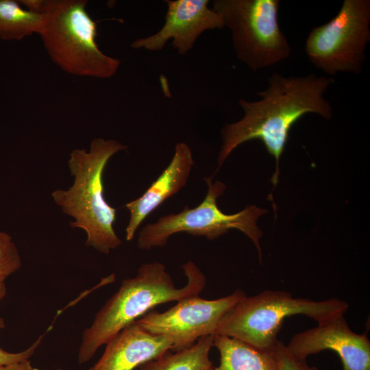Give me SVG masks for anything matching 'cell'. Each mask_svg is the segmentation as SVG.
<instances>
[{
	"instance_id": "cell-17",
	"label": "cell",
	"mask_w": 370,
	"mask_h": 370,
	"mask_svg": "<svg viewBox=\"0 0 370 370\" xmlns=\"http://www.w3.org/2000/svg\"><path fill=\"white\" fill-rule=\"evenodd\" d=\"M22 265L19 251L12 236L0 230V301L6 295L5 281Z\"/></svg>"
},
{
	"instance_id": "cell-9",
	"label": "cell",
	"mask_w": 370,
	"mask_h": 370,
	"mask_svg": "<svg viewBox=\"0 0 370 370\" xmlns=\"http://www.w3.org/2000/svg\"><path fill=\"white\" fill-rule=\"evenodd\" d=\"M245 296L241 289L212 300L195 295L163 312L151 310L136 323L152 334L169 337L176 352L192 346L204 336L214 335L219 321Z\"/></svg>"
},
{
	"instance_id": "cell-21",
	"label": "cell",
	"mask_w": 370,
	"mask_h": 370,
	"mask_svg": "<svg viewBox=\"0 0 370 370\" xmlns=\"http://www.w3.org/2000/svg\"><path fill=\"white\" fill-rule=\"evenodd\" d=\"M18 2L20 4L23 5L27 10L41 14L45 0H21Z\"/></svg>"
},
{
	"instance_id": "cell-1",
	"label": "cell",
	"mask_w": 370,
	"mask_h": 370,
	"mask_svg": "<svg viewBox=\"0 0 370 370\" xmlns=\"http://www.w3.org/2000/svg\"><path fill=\"white\" fill-rule=\"evenodd\" d=\"M333 83V77L314 73L304 77L272 73L267 88L257 92L260 99H240L243 117L221 130L223 143L217 171L238 146L258 139L275 159V170L271 180L274 189L280 175V160L292 126L308 113L325 119L332 118V108L324 94Z\"/></svg>"
},
{
	"instance_id": "cell-14",
	"label": "cell",
	"mask_w": 370,
	"mask_h": 370,
	"mask_svg": "<svg viewBox=\"0 0 370 370\" xmlns=\"http://www.w3.org/2000/svg\"><path fill=\"white\" fill-rule=\"evenodd\" d=\"M220 354V364L212 370H278L274 351L256 349L240 340L214 335V343Z\"/></svg>"
},
{
	"instance_id": "cell-10",
	"label": "cell",
	"mask_w": 370,
	"mask_h": 370,
	"mask_svg": "<svg viewBox=\"0 0 370 370\" xmlns=\"http://www.w3.org/2000/svg\"><path fill=\"white\" fill-rule=\"evenodd\" d=\"M165 22L156 33L131 44L136 49L162 50L169 40L180 55L190 51L197 38L207 30L225 27L222 16L208 6V0H166Z\"/></svg>"
},
{
	"instance_id": "cell-12",
	"label": "cell",
	"mask_w": 370,
	"mask_h": 370,
	"mask_svg": "<svg viewBox=\"0 0 370 370\" xmlns=\"http://www.w3.org/2000/svg\"><path fill=\"white\" fill-rule=\"evenodd\" d=\"M106 345L101 358L86 370H134L173 348L169 337L152 334L136 321L124 328Z\"/></svg>"
},
{
	"instance_id": "cell-13",
	"label": "cell",
	"mask_w": 370,
	"mask_h": 370,
	"mask_svg": "<svg viewBox=\"0 0 370 370\" xmlns=\"http://www.w3.org/2000/svg\"><path fill=\"white\" fill-rule=\"evenodd\" d=\"M194 164L193 153L185 143H178L168 166L139 198L127 203L130 221L125 229L126 240L133 239L144 219L186 184Z\"/></svg>"
},
{
	"instance_id": "cell-16",
	"label": "cell",
	"mask_w": 370,
	"mask_h": 370,
	"mask_svg": "<svg viewBox=\"0 0 370 370\" xmlns=\"http://www.w3.org/2000/svg\"><path fill=\"white\" fill-rule=\"evenodd\" d=\"M43 15L23 8L18 1L0 0V38L5 40H20L39 34Z\"/></svg>"
},
{
	"instance_id": "cell-15",
	"label": "cell",
	"mask_w": 370,
	"mask_h": 370,
	"mask_svg": "<svg viewBox=\"0 0 370 370\" xmlns=\"http://www.w3.org/2000/svg\"><path fill=\"white\" fill-rule=\"evenodd\" d=\"M213 343L214 335L204 336L188 348L175 353L167 351L160 357L141 365L140 370H212L209 354Z\"/></svg>"
},
{
	"instance_id": "cell-11",
	"label": "cell",
	"mask_w": 370,
	"mask_h": 370,
	"mask_svg": "<svg viewBox=\"0 0 370 370\" xmlns=\"http://www.w3.org/2000/svg\"><path fill=\"white\" fill-rule=\"evenodd\" d=\"M286 346L293 355L303 360L323 350H332L341 358L343 370H370V341L367 334L353 332L344 314L295 334Z\"/></svg>"
},
{
	"instance_id": "cell-20",
	"label": "cell",
	"mask_w": 370,
	"mask_h": 370,
	"mask_svg": "<svg viewBox=\"0 0 370 370\" xmlns=\"http://www.w3.org/2000/svg\"><path fill=\"white\" fill-rule=\"evenodd\" d=\"M0 370H38L35 368L29 360L0 366Z\"/></svg>"
},
{
	"instance_id": "cell-5",
	"label": "cell",
	"mask_w": 370,
	"mask_h": 370,
	"mask_svg": "<svg viewBox=\"0 0 370 370\" xmlns=\"http://www.w3.org/2000/svg\"><path fill=\"white\" fill-rule=\"evenodd\" d=\"M349 304L331 298L315 301L293 297L284 291L266 290L245 296L219 321L215 334L240 340L260 350L273 352L285 318L303 314L317 323L345 314Z\"/></svg>"
},
{
	"instance_id": "cell-4",
	"label": "cell",
	"mask_w": 370,
	"mask_h": 370,
	"mask_svg": "<svg viewBox=\"0 0 370 370\" xmlns=\"http://www.w3.org/2000/svg\"><path fill=\"white\" fill-rule=\"evenodd\" d=\"M86 0H45L38 34L51 60L67 73L99 79L117 72L120 60L101 51L97 23Z\"/></svg>"
},
{
	"instance_id": "cell-6",
	"label": "cell",
	"mask_w": 370,
	"mask_h": 370,
	"mask_svg": "<svg viewBox=\"0 0 370 370\" xmlns=\"http://www.w3.org/2000/svg\"><path fill=\"white\" fill-rule=\"evenodd\" d=\"M279 0H214L212 9L232 35L236 57L253 71L289 57L291 47L278 20Z\"/></svg>"
},
{
	"instance_id": "cell-18",
	"label": "cell",
	"mask_w": 370,
	"mask_h": 370,
	"mask_svg": "<svg viewBox=\"0 0 370 370\" xmlns=\"http://www.w3.org/2000/svg\"><path fill=\"white\" fill-rule=\"evenodd\" d=\"M273 352L277 360L278 370H319L315 366H310L306 360L293 355L286 346L280 341Z\"/></svg>"
},
{
	"instance_id": "cell-8",
	"label": "cell",
	"mask_w": 370,
	"mask_h": 370,
	"mask_svg": "<svg viewBox=\"0 0 370 370\" xmlns=\"http://www.w3.org/2000/svg\"><path fill=\"white\" fill-rule=\"evenodd\" d=\"M370 0H344L330 21L314 27L305 45L312 64L328 75L361 73L370 41Z\"/></svg>"
},
{
	"instance_id": "cell-3",
	"label": "cell",
	"mask_w": 370,
	"mask_h": 370,
	"mask_svg": "<svg viewBox=\"0 0 370 370\" xmlns=\"http://www.w3.org/2000/svg\"><path fill=\"white\" fill-rule=\"evenodd\" d=\"M126 149L118 140L97 138L91 141L88 151L73 150L68 166L73 183L67 190L57 189L51 193L62 212L74 219L71 227L86 232V245L106 254L119 247L121 241L113 226L116 209L103 196V174L110 158Z\"/></svg>"
},
{
	"instance_id": "cell-2",
	"label": "cell",
	"mask_w": 370,
	"mask_h": 370,
	"mask_svg": "<svg viewBox=\"0 0 370 370\" xmlns=\"http://www.w3.org/2000/svg\"><path fill=\"white\" fill-rule=\"evenodd\" d=\"M182 269L187 283L182 288L175 286L165 265L158 262L142 264L136 276L123 280L118 291L97 312L92 324L84 330L78 362L89 361L101 346L156 306L198 295L206 285L205 275L193 261L187 262Z\"/></svg>"
},
{
	"instance_id": "cell-19",
	"label": "cell",
	"mask_w": 370,
	"mask_h": 370,
	"mask_svg": "<svg viewBox=\"0 0 370 370\" xmlns=\"http://www.w3.org/2000/svg\"><path fill=\"white\" fill-rule=\"evenodd\" d=\"M5 326L4 319L0 317V330L3 329ZM45 335V334L40 335L31 346L20 352L11 353L0 347V366L29 360L36 351Z\"/></svg>"
},
{
	"instance_id": "cell-7",
	"label": "cell",
	"mask_w": 370,
	"mask_h": 370,
	"mask_svg": "<svg viewBox=\"0 0 370 370\" xmlns=\"http://www.w3.org/2000/svg\"><path fill=\"white\" fill-rule=\"evenodd\" d=\"M205 181L208 184L207 194L199 206L194 208L185 206L179 213L161 217L156 223L145 225L139 232L138 247L149 250L164 246L169 237L178 232L214 240L230 230L236 229L251 240L261 260L259 240L262 232L256 223L267 210L249 206L236 214H225L218 208L217 200L224 193L225 185L218 180L212 183V177L205 178Z\"/></svg>"
}]
</instances>
